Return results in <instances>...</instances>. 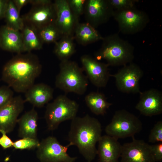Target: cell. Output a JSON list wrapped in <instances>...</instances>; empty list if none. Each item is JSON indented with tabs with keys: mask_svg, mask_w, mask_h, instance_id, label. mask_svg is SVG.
Segmentation results:
<instances>
[{
	"mask_svg": "<svg viewBox=\"0 0 162 162\" xmlns=\"http://www.w3.org/2000/svg\"><path fill=\"white\" fill-rule=\"evenodd\" d=\"M39 36L43 43H55L63 36L54 23L37 29Z\"/></svg>",
	"mask_w": 162,
	"mask_h": 162,
	"instance_id": "obj_26",
	"label": "cell"
},
{
	"mask_svg": "<svg viewBox=\"0 0 162 162\" xmlns=\"http://www.w3.org/2000/svg\"><path fill=\"white\" fill-rule=\"evenodd\" d=\"M25 103L21 96H17L0 108V131L7 134L13 131L18 116L24 109Z\"/></svg>",
	"mask_w": 162,
	"mask_h": 162,
	"instance_id": "obj_15",
	"label": "cell"
},
{
	"mask_svg": "<svg viewBox=\"0 0 162 162\" xmlns=\"http://www.w3.org/2000/svg\"><path fill=\"white\" fill-rule=\"evenodd\" d=\"M143 75V72L136 64L131 62L124 65L110 76L115 80L116 85L120 91L128 94H139V82Z\"/></svg>",
	"mask_w": 162,
	"mask_h": 162,
	"instance_id": "obj_10",
	"label": "cell"
},
{
	"mask_svg": "<svg viewBox=\"0 0 162 162\" xmlns=\"http://www.w3.org/2000/svg\"><path fill=\"white\" fill-rule=\"evenodd\" d=\"M13 91L8 86L0 87V108L8 102L13 97Z\"/></svg>",
	"mask_w": 162,
	"mask_h": 162,
	"instance_id": "obj_31",
	"label": "cell"
},
{
	"mask_svg": "<svg viewBox=\"0 0 162 162\" xmlns=\"http://www.w3.org/2000/svg\"><path fill=\"white\" fill-rule=\"evenodd\" d=\"M102 132L101 125L97 118L88 114L76 116L71 120L68 138L72 146L77 147L84 158L91 162L97 155L96 144Z\"/></svg>",
	"mask_w": 162,
	"mask_h": 162,
	"instance_id": "obj_2",
	"label": "cell"
},
{
	"mask_svg": "<svg viewBox=\"0 0 162 162\" xmlns=\"http://www.w3.org/2000/svg\"><path fill=\"white\" fill-rule=\"evenodd\" d=\"M72 146L70 142L63 146L55 137L49 136L40 142L36 156L40 162H75L77 157H71L67 152Z\"/></svg>",
	"mask_w": 162,
	"mask_h": 162,
	"instance_id": "obj_8",
	"label": "cell"
},
{
	"mask_svg": "<svg viewBox=\"0 0 162 162\" xmlns=\"http://www.w3.org/2000/svg\"><path fill=\"white\" fill-rule=\"evenodd\" d=\"M13 2L19 13L22 8L28 3H30V0H13Z\"/></svg>",
	"mask_w": 162,
	"mask_h": 162,
	"instance_id": "obj_34",
	"label": "cell"
},
{
	"mask_svg": "<svg viewBox=\"0 0 162 162\" xmlns=\"http://www.w3.org/2000/svg\"><path fill=\"white\" fill-rule=\"evenodd\" d=\"M98 142L99 162H119L122 145L118 139L106 135L102 136Z\"/></svg>",
	"mask_w": 162,
	"mask_h": 162,
	"instance_id": "obj_17",
	"label": "cell"
},
{
	"mask_svg": "<svg viewBox=\"0 0 162 162\" xmlns=\"http://www.w3.org/2000/svg\"></svg>",
	"mask_w": 162,
	"mask_h": 162,
	"instance_id": "obj_37",
	"label": "cell"
},
{
	"mask_svg": "<svg viewBox=\"0 0 162 162\" xmlns=\"http://www.w3.org/2000/svg\"><path fill=\"white\" fill-rule=\"evenodd\" d=\"M151 149L155 162L162 160V142L150 145Z\"/></svg>",
	"mask_w": 162,
	"mask_h": 162,
	"instance_id": "obj_32",
	"label": "cell"
},
{
	"mask_svg": "<svg viewBox=\"0 0 162 162\" xmlns=\"http://www.w3.org/2000/svg\"><path fill=\"white\" fill-rule=\"evenodd\" d=\"M114 10L127 9L135 7L138 0H109Z\"/></svg>",
	"mask_w": 162,
	"mask_h": 162,
	"instance_id": "obj_30",
	"label": "cell"
},
{
	"mask_svg": "<svg viewBox=\"0 0 162 162\" xmlns=\"http://www.w3.org/2000/svg\"><path fill=\"white\" fill-rule=\"evenodd\" d=\"M78 109L79 105L75 100L65 95L58 96L46 108L44 117L48 129L54 130L62 122L71 120L76 116Z\"/></svg>",
	"mask_w": 162,
	"mask_h": 162,
	"instance_id": "obj_5",
	"label": "cell"
},
{
	"mask_svg": "<svg viewBox=\"0 0 162 162\" xmlns=\"http://www.w3.org/2000/svg\"><path fill=\"white\" fill-rule=\"evenodd\" d=\"M150 142H162V121H160L155 124L151 130L148 136Z\"/></svg>",
	"mask_w": 162,
	"mask_h": 162,
	"instance_id": "obj_29",
	"label": "cell"
},
{
	"mask_svg": "<svg viewBox=\"0 0 162 162\" xmlns=\"http://www.w3.org/2000/svg\"><path fill=\"white\" fill-rule=\"evenodd\" d=\"M140 100L135 106L142 115L147 116L158 115L162 112V93L151 88L141 92Z\"/></svg>",
	"mask_w": 162,
	"mask_h": 162,
	"instance_id": "obj_16",
	"label": "cell"
},
{
	"mask_svg": "<svg viewBox=\"0 0 162 162\" xmlns=\"http://www.w3.org/2000/svg\"><path fill=\"white\" fill-rule=\"evenodd\" d=\"M8 1L0 0V19L4 17Z\"/></svg>",
	"mask_w": 162,
	"mask_h": 162,
	"instance_id": "obj_35",
	"label": "cell"
},
{
	"mask_svg": "<svg viewBox=\"0 0 162 162\" xmlns=\"http://www.w3.org/2000/svg\"><path fill=\"white\" fill-rule=\"evenodd\" d=\"M74 40V36L64 35L55 43L54 52L61 61L69 60L75 52Z\"/></svg>",
	"mask_w": 162,
	"mask_h": 162,
	"instance_id": "obj_24",
	"label": "cell"
},
{
	"mask_svg": "<svg viewBox=\"0 0 162 162\" xmlns=\"http://www.w3.org/2000/svg\"><path fill=\"white\" fill-rule=\"evenodd\" d=\"M0 47L5 50L16 53L24 52L21 32L5 25L0 30Z\"/></svg>",
	"mask_w": 162,
	"mask_h": 162,
	"instance_id": "obj_19",
	"label": "cell"
},
{
	"mask_svg": "<svg viewBox=\"0 0 162 162\" xmlns=\"http://www.w3.org/2000/svg\"><path fill=\"white\" fill-rule=\"evenodd\" d=\"M100 48L94 53L95 58L105 60L109 66H124L132 62L134 46L116 33L110 34L102 40Z\"/></svg>",
	"mask_w": 162,
	"mask_h": 162,
	"instance_id": "obj_3",
	"label": "cell"
},
{
	"mask_svg": "<svg viewBox=\"0 0 162 162\" xmlns=\"http://www.w3.org/2000/svg\"><path fill=\"white\" fill-rule=\"evenodd\" d=\"M53 3L56 11L55 25L63 36H74L79 19L71 11L67 0H56Z\"/></svg>",
	"mask_w": 162,
	"mask_h": 162,
	"instance_id": "obj_14",
	"label": "cell"
},
{
	"mask_svg": "<svg viewBox=\"0 0 162 162\" xmlns=\"http://www.w3.org/2000/svg\"><path fill=\"white\" fill-rule=\"evenodd\" d=\"M142 129V124L134 114L125 110L115 112L105 129L106 135L117 139L133 137Z\"/></svg>",
	"mask_w": 162,
	"mask_h": 162,
	"instance_id": "obj_6",
	"label": "cell"
},
{
	"mask_svg": "<svg viewBox=\"0 0 162 162\" xmlns=\"http://www.w3.org/2000/svg\"><path fill=\"white\" fill-rule=\"evenodd\" d=\"M112 17L117 22L119 31L128 34L142 31L150 20L146 12L136 9L135 7L115 10Z\"/></svg>",
	"mask_w": 162,
	"mask_h": 162,
	"instance_id": "obj_7",
	"label": "cell"
},
{
	"mask_svg": "<svg viewBox=\"0 0 162 162\" xmlns=\"http://www.w3.org/2000/svg\"><path fill=\"white\" fill-rule=\"evenodd\" d=\"M80 61L82 69L92 83L98 88L105 87L110 76L108 65L87 55L82 56Z\"/></svg>",
	"mask_w": 162,
	"mask_h": 162,
	"instance_id": "obj_11",
	"label": "cell"
},
{
	"mask_svg": "<svg viewBox=\"0 0 162 162\" xmlns=\"http://www.w3.org/2000/svg\"><path fill=\"white\" fill-rule=\"evenodd\" d=\"M38 119V113L34 108L22 115L17 122L18 136L21 138H37Z\"/></svg>",
	"mask_w": 162,
	"mask_h": 162,
	"instance_id": "obj_20",
	"label": "cell"
},
{
	"mask_svg": "<svg viewBox=\"0 0 162 162\" xmlns=\"http://www.w3.org/2000/svg\"><path fill=\"white\" fill-rule=\"evenodd\" d=\"M69 7L74 15L78 19L84 12L86 0H67Z\"/></svg>",
	"mask_w": 162,
	"mask_h": 162,
	"instance_id": "obj_28",
	"label": "cell"
},
{
	"mask_svg": "<svg viewBox=\"0 0 162 162\" xmlns=\"http://www.w3.org/2000/svg\"><path fill=\"white\" fill-rule=\"evenodd\" d=\"M32 7L21 16L25 22L38 29L54 23L56 11L53 2L50 0H30Z\"/></svg>",
	"mask_w": 162,
	"mask_h": 162,
	"instance_id": "obj_9",
	"label": "cell"
},
{
	"mask_svg": "<svg viewBox=\"0 0 162 162\" xmlns=\"http://www.w3.org/2000/svg\"><path fill=\"white\" fill-rule=\"evenodd\" d=\"M40 143L37 138L24 137L14 142L13 147L16 149H33L37 148Z\"/></svg>",
	"mask_w": 162,
	"mask_h": 162,
	"instance_id": "obj_27",
	"label": "cell"
},
{
	"mask_svg": "<svg viewBox=\"0 0 162 162\" xmlns=\"http://www.w3.org/2000/svg\"><path fill=\"white\" fill-rule=\"evenodd\" d=\"M86 104L90 111L97 115H104L112 104L108 102L105 95L98 92H92L85 97Z\"/></svg>",
	"mask_w": 162,
	"mask_h": 162,
	"instance_id": "obj_23",
	"label": "cell"
},
{
	"mask_svg": "<svg viewBox=\"0 0 162 162\" xmlns=\"http://www.w3.org/2000/svg\"><path fill=\"white\" fill-rule=\"evenodd\" d=\"M114 11L109 0H87L84 13L86 22L96 28L112 17Z\"/></svg>",
	"mask_w": 162,
	"mask_h": 162,
	"instance_id": "obj_12",
	"label": "cell"
},
{
	"mask_svg": "<svg viewBox=\"0 0 162 162\" xmlns=\"http://www.w3.org/2000/svg\"><path fill=\"white\" fill-rule=\"evenodd\" d=\"M4 18L7 22L6 25L14 29L21 31L24 27V21L13 0H8Z\"/></svg>",
	"mask_w": 162,
	"mask_h": 162,
	"instance_id": "obj_25",
	"label": "cell"
},
{
	"mask_svg": "<svg viewBox=\"0 0 162 162\" xmlns=\"http://www.w3.org/2000/svg\"><path fill=\"white\" fill-rule=\"evenodd\" d=\"M21 31L24 52H28L42 48L43 43L40 39L37 29L33 25L24 22Z\"/></svg>",
	"mask_w": 162,
	"mask_h": 162,
	"instance_id": "obj_22",
	"label": "cell"
},
{
	"mask_svg": "<svg viewBox=\"0 0 162 162\" xmlns=\"http://www.w3.org/2000/svg\"><path fill=\"white\" fill-rule=\"evenodd\" d=\"M132 141L122 145L121 162H156L150 145L132 137Z\"/></svg>",
	"mask_w": 162,
	"mask_h": 162,
	"instance_id": "obj_13",
	"label": "cell"
},
{
	"mask_svg": "<svg viewBox=\"0 0 162 162\" xmlns=\"http://www.w3.org/2000/svg\"><path fill=\"white\" fill-rule=\"evenodd\" d=\"M74 40L82 45L102 40L104 37L96 29L88 23H79L74 32Z\"/></svg>",
	"mask_w": 162,
	"mask_h": 162,
	"instance_id": "obj_21",
	"label": "cell"
},
{
	"mask_svg": "<svg viewBox=\"0 0 162 162\" xmlns=\"http://www.w3.org/2000/svg\"><path fill=\"white\" fill-rule=\"evenodd\" d=\"M59 68L56 79V87L66 93L84 94L87 89L88 81L82 68L76 62L68 60L61 61Z\"/></svg>",
	"mask_w": 162,
	"mask_h": 162,
	"instance_id": "obj_4",
	"label": "cell"
},
{
	"mask_svg": "<svg viewBox=\"0 0 162 162\" xmlns=\"http://www.w3.org/2000/svg\"><path fill=\"white\" fill-rule=\"evenodd\" d=\"M25 93V102H28L34 107L40 108L53 98V90L46 84L39 83L33 84Z\"/></svg>",
	"mask_w": 162,
	"mask_h": 162,
	"instance_id": "obj_18",
	"label": "cell"
},
{
	"mask_svg": "<svg viewBox=\"0 0 162 162\" xmlns=\"http://www.w3.org/2000/svg\"><path fill=\"white\" fill-rule=\"evenodd\" d=\"M91 162V161H86V162Z\"/></svg>",
	"mask_w": 162,
	"mask_h": 162,
	"instance_id": "obj_36",
	"label": "cell"
},
{
	"mask_svg": "<svg viewBox=\"0 0 162 162\" xmlns=\"http://www.w3.org/2000/svg\"><path fill=\"white\" fill-rule=\"evenodd\" d=\"M2 134L0 137V146L4 149L13 147L14 142L7 135V133L3 131H0Z\"/></svg>",
	"mask_w": 162,
	"mask_h": 162,
	"instance_id": "obj_33",
	"label": "cell"
},
{
	"mask_svg": "<svg viewBox=\"0 0 162 162\" xmlns=\"http://www.w3.org/2000/svg\"><path fill=\"white\" fill-rule=\"evenodd\" d=\"M42 69L35 55L30 52L17 54L4 66L2 79L15 91L25 93L34 84Z\"/></svg>",
	"mask_w": 162,
	"mask_h": 162,
	"instance_id": "obj_1",
	"label": "cell"
}]
</instances>
